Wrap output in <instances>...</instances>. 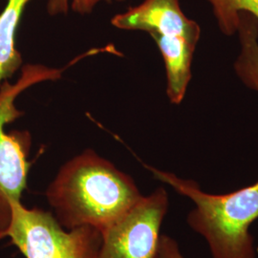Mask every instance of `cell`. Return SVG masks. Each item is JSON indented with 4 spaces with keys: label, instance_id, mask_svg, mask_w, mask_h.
I'll use <instances>...</instances> for the list:
<instances>
[{
    "label": "cell",
    "instance_id": "1",
    "mask_svg": "<svg viewBox=\"0 0 258 258\" xmlns=\"http://www.w3.org/2000/svg\"><path fill=\"white\" fill-rule=\"evenodd\" d=\"M45 195L63 229L92 227L101 232L143 196L128 174L92 149L67 161Z\"/></svg>",
    "mask_w": 258,
    "mask_h": 258
},
{
    "label": "cell",
    "instance_id": "2",
    "mask_svg": "<svg viewBox=\"0 0 258 258\" xmlns=\"http://www.w3.org/2000/svg\"><path fill=\"white\" fill-rule=\"evenodd\" d=\"M146 167L156 180L194 202L195 207L186 221L206 239L212 258H255L249 230L258 219V180L229 194H212L203 191L194 180L153 166Z\"/></svg>",
    "mask_w": 258,
    "mask_h": 258
},
{
    "label": "cell",
    "instance_id": "3",
    "mask_svg": "<svg viewBox=\"0 0 258 258\" xmlns=\"http://www.w3.org/2000/svg\"><path fill=\"white\" fill-rule=\"evenodd\" d=\"M114 27L147 32L162 55L166 95L173 104L183 102L191 80V65L201 28L188 19L179 0H144L111 19Z\"/></svg>",
    "mask_w": 258,
    "mask_h": 258
},
{
    "label": "cell",
    "instance_id": "4",
    "mask_svg": "<svg viewBox=\"0 0 258 258\" xmlns=\"http://www.w3.org/2000/svg\"><path fill=\"white\" fill-rule=\"evenodd\" d=\"M64 70L29 63L21 67L15 83L5 81L0 84V240L6 237L12 214L11 204L21 201L27 187L31 166L28 161L32 143L30 133L19 130L7 132L5 127L24 114L16 105L21 93L38 83L58 81Z\"/></svg>",
    "mask_w": 258,
    "mask_h": 258
},
{
    "label": "cell",
    "instance_id": "5",
    "mask_svg": "<svg viewBox=\"0 0 258 258\" xmlns=\"http://www.w3.org/2000/svg\"><path fill=\"white\" fill-rule=\"evenodd\" d=\"M6 237L25 258H99L102 233L92 227L65 230L51 212L11 204Z\"/></svg>",
    "mask_w": 258,
    "mask_h": 258
},
{
    "label": "cell",
    "instance_id": "6",
    "mask_svg": "<svg viewBox=\"0 0 258 258\" xmlns=\"http://www.w3.org/2000/svg\"><path fill=\"white\" fill-rule=\"evenodd\" d=\"M168 194L158 187L142 196L102 231L99 258H157L160 230L168 210Z\"/></svg>",
    "mask_w": 258,
    "mask_h": 258
},
{
    "label": "cell",
    "instance_id": "7",
    "mask_svg": "<svg viewBox=\"0 0 258 258\" xmlns=\"http://www.w3.org/2000/svg\"><path fill=\"white\" fill-rule=\"evenodd\" d=\"M31 0H7L0 14V84L9 81L23 66L22 55L16 47V35L23 11Z\"/></svg>",
    "mask_w": 258,
    "mask_h": 258
},
{
    "label": "cell",
    "instance_id": "8",
    "mask_svg": "<svg viewBox=\"0 0 258 258\" xmlns=\"http://www.w3.org/2000/svg\"><path fill=\"white\" fill-rule=\"evenodd\" d=\"M240 52L234 71L248 88L258 93V20L247 13L239 15Z\"/></svg>",
    "mask_w": 258,
    "mask_h": 258
},
{
    "label": "cell",
    "instance_id": "9",
    "mask_svg": "<svg viewBox=\"0 0 258 258\" xmlns=\"http://www.w3.org/2000/svg\"><path fill=\"white\" fill-rule=\"evenodd\" d=\"M212 6L217 25L225 36L231 37L239 27V15L247 13L258 20V0H207Z\"/></svg>",
    "mask_w": 258,
    "mask_h": 258
},
{
    "label": "cell",
    "instance_id": "10",
    "mask_svg": "<svg viewBox=\"0 0 258 258\" xmlns=\"http://www.w3.org/2000/svg\"><path fill=\"white\" fill-rule=\"evenodd\" d=\"M101 1H106L110 3L113 1L121 2L124 0H48L47 12L51 16L66 15L71 4V9L75 13L80 15H87L92 13L96 5Z\"/></svg>",
    "mask_w": 258,
    "mask_h": 258
},
{
    "label": "cell",
    "instance_id": "11",
    "mask_svg": "<svg viewBox=\"0 0 258 258\" xmlns=\"http://www.w3.org/2000/svg\"><path fill=\"white\" fill-rule=\"evenodd\" d=\"M157 258H184L175 240L167 235H161Z\"/></svg>",
    "mask_w": 258,
    "mask_h": 258
}]
</instances>
